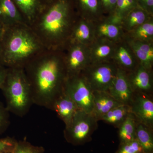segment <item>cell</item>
Wrapping results in <instances>:
<instances>
[{
    "label": "cell",
    "instance_id": "obj_1",
    "mask_svg": "<svg viewBox=\"0 0 153 153\" xmlns=\"http://www.w3.org/2000/svg\"><path fill=\"white\" fill-rule=\"evenodd\" d=\"M31 87L33 103L52 110L62 93L67 74L63 49H46L24 68Z\"/></svg>",
    "mask_w": 153,
    "mask_h": 153
},
{
    "label": "cell",
    "instance_id": "obj_2",
    "mask_svg": "<svg viewBox=\"0 0 153 153\" xmlns=\"http://www.w3.org/2000/svg\"><path fill=\"white\" fill-rule=\"evenodd\" d=\"M77 16L72 0H56L43 6L30 26L46 49H62Z\"/></svg>",
    "mask_w": 153,
    "mask_h": 153
},
{
    "label": "cell",
    "instance_id": "obj_3",
    "mask_svg": "<svg viewBox=\"0 0 153 153\" xmlns=\"http://www.w3.org/2000/svg\"><path fill=\"white\" fill-rule=\"evenodd\" d=\"M26 23L4 29L0 63L7 68H23L46 49Z\"/></svg>",
    "mask_w": 153,
    "mask_h": 153
},
{
    "label": "cell",
    "instance_id": "obj_4",
    "mask_svg": "<svg viewBox=\"0 0 153 153\" xmlns=\"http://www.w3.org/2000/svg\"><path fill=\"white\" fill-rule=\"evenodd\" d=\"M1 89L5 97L6 108L17 116H25L34 104L31 87L24 68H8Z\"/></svg>",
    "mask_w": 153,
    "mask_h": 153
},
{
    "label": "cell",
    "instance_id": "obj_5",
    "mask_svg": "<svg viewBox=\"0 0 153 153\" xmlns=\"http://www.w3.org/2000/svg\"><path fill=\"white\" fill-rule=\"evenodd\" d=\"M98 121L93 113L78 110L70 123L63 131L66 141L74 146H79L90 142L91 136L97 129Z\"/></svg>",
    "mask_w": 153,
    "mask_h": 153
},
{
    "label": "cell",
    "instance_id": "obj_6",
    "mask_svg": "<svg viewBox=\"0 0 153 153\" xmlns=\"http://www.w3.org/2000/svg\"><path fill=\"white\" fill-rule=\"evenodd\" d=\"M63 90L79 109L93 113V91L82 72L66 76Z\"/></svg>",
    "mask_w": 153,
    "mask_h": 153
},
{
    "label": "cell",
    "instance_id": "obj_7",
    "mask_svg": "<svg viewBox=\"0 0 153 153\" xmlns=\"http://www.w3.org/2000/svg\"><path fill=\"white\" fill-rule=\"evenodd\" d=\"M118 67L110 61L91 64L82 74L93 91L108 92L116 76Z\"/></svg>",
    "mask_w": 153,
    "mask_h": 153
},
{
    "label": "cell",
    "instance_id": "obj_8",
    "mask_svg": "<svg viewBox=\"0 0 153 153\" xmlns=\"http://www.w3.org/2000/svg\"><path fill=\"white\" fill-rule=\"evenodd\" d=\"M63 50L67 76L81 73L90 65L89 47L81 44L67 43Z\"/></svg>",
    "mask_w": 153,
    "mask_h": 153
},
{
    "label": "cell",
    "instance_id": "obj_9",
    "mask_svg": "<svg viewBox=\"0 0 153 153\" xmlns=\"http://www.w3.org/2000/svg\"><path fill=\"white\" fill-rule=\"evenodd\" d=\"M130 106L138 122L153 129V101L152 95L134 92Z\"/></svg>",
    "mask_w": 153,
    "mask_h": 153
},
{
    "label": "cell",
    "instance_id": "obj_10",
    "mask_svg": "<svg viewBox=\"0 0 153 153\" xmlns=\"http://www.w3.org/2000/svg\"><path fill=\"white\" fill-rule=\"evenodd\" d=\"M91 21L79 17L75 20L67 43H76L89 47L95 41V27Z\"/></svg>",
    "mask_w": 153,
    "mask_h": 153
},
{
    "label": "cell",
    "instance_id": "obj_11",
    "mask_svg": "<svg viewBox=\"0 0 153 153\" xmlns=\"http://www.w3.org/2000/svg\"><path fill=\"white\" fill-rule=\"evenodd\" d=\"M108 92L123 104L130 105L134 92L125 71L118 67L116 76Z\"/></svg>",
    "mask_w": 153,
    "mask_h": 153
},
{
    "label": "cell",
    "instance_id": "obj_12",
    "mask_svg": "<svg viewBox=\"0 0 153 153\" xmlns=\"http://www.w3.org/2000/svg\"><path fill=\"white\" fill-rule=\"evenodd\" d=\"M127 74L134 92L152 95L153 79L152 71L139 64L133 71L127 72Z\"/></svg>",
    "mask_w": 153,
    "mask_h": 153
},
{
    "label": "cell",
    "instance_id": "obj_13",
    "mask_svg": "<svg viewBox=\"0 0 153 153\" xmlns=\"http://www.w3.org/2000/svg\"><path fill=\"white\" fill-rule=\"evenodd\" d=\"M116 46L113 41L96 38L89 47L91 64L110 61L113 58Z\"/></svg>",
    "mask_w": 153,
    "mask_h": 153
},
{
    "label": "cell",
    "instance_id": "obj_14",
    "mask_svg": "<svg viewBox=\"0 0 153 153\" xmlns=\"http://www.w3.org/2000/svg\"><path fill=\"white\" fill-rule=\"evenodd\" d=\"M130 47L139 64L152 71L153 64V47L150 42L137 40L130 37L127 39Z\"/></svg>",
    "mask_w": 153,
    "mask_h": 153
},
{
    "label": "cell",
    "instance_id": "obj_15",
    "mask_svg": "<svg viewBox=\"0 0 153 153\" xmlns=\"http://www.w3.org/2000/svg\"><path fill=\"white\" fill-rule=\"evenodd\" d=\"M78 110L75 102L64 90L54 101L52 108V110L55 111L64 122L65 126L70 123Z\"/></svg>",
    "mask_w": 153,
    "mask_h": 153
},
{
    "label": "cell",
    "instance_id": "obj_16",
    "mask_svg": "<svg viewBox=\"0 0 153 153\" xmlns=\"http://www.w3.org/2000/svg\"><path fill=\"white\" fill-rule=\"evenodd\" d=\"M23 23L26 22L13 0H0V24L4 29Z\"/></svg>",
    "mask_w": 153,
    "mask_h": 153
},
{
    "label": "cell",
    "instance_id": "obj_17",
    "mask_svg": "<svg viewBox=\"0 0 153 153\" xmlns=\"http://www.w3.org/2000/svg\"><path fill=\"white\" fill-rule=\"evenodd\" d=\"M76 14L89 21L100 19L103 13L99 0H72Z\"/></svg>",
    "mask_w": 153,
    "mask_h": 153
},
{
    "label": "cell",
    "instance_id": "obj_18",
    "mask_svg": "<svg viewBox=\"0 0 153 153\" xmlns=\"http://www.w3.org/2000/svg\"><path fill=\"white\" fill-rule=\"evenodd\" d=\"M93 114L98 121L112 108L124 105L116 100L106 91H93Z\"/></svg>",
    "mask_w": 153,
    "mask_h": 153
},
{
    "label": "cell",
    "instance_id": "obj_19",
    "mask_svg": "<svg viewBox=\"0 0 153 153\" xmlns=\"http://www.w3.org/2000/svg\"><path fill=\"white\" fill-rule=\"evenodd\" d=\"M134 57L131 49L126 43L117 45L113 59L119 68L127 72L133 71L138 65L137 64Z\"/></svg>",
    "mask_w": 153,
    "mask_h": 153
},
{
    "label": "cell",
    "instance_id": "obj_20",
    "mask_svg": "<svg viewBox=\"0 0 153 153\" xmlns=\"http://www.w3.org/2000/svg\"><path fill=\"white\" fill-rule=\"evenodd\" d=\"M29 26L34 22L43 6L41 0H13Z\"/></svg>",
    "mask_w": 153,
    "mask_h": 153
},
{
    "label": "cell",
    "instance_id": "obj_21",
    "mask_svg": "<svg viewBox=\"0 0 153 153\" xmlns=\"http://www.w3.org/2000/svg\"><path fill=\"white\" fill-rule=\"evenodd\" d=\"M122 28L120 24L107 19L95 27L96 37L115 42L122 36Z\"/></svg>",
    "mask_w": 153,
    "mask_h": 153
},
{
    "label": "cell",
    "instance_id": "obj_22",
    "mask_svg": "<svg viewBox=\"0 0 153 153\" xmlns=\"http://www.w3.org/2000/svg\"><path fill=\"white\" fill-rule=\"evenodd\" d=\"M151 16L140 7L135 8L126 15L121 23L122 28L131 32L152 18Z\"/></svg>",
    "mask_w": 153,
    "mask_h": 153
},
{
    "label": "cell",
    "instance_id": "obj_23",
    "mask_svg": "<svg viewBox=\"0 0 153 153\" xmlns=\"http://www.w3.org/2000/svg\"><path fill=\"white\" fill-rule=\"evenodd\" d=\"M130 105H122L112 108L103 115L99 120L118 128L130 114H131Z\"/></svg>",
    "mask_w": 153,
    "mask_h": 153
},
{
    "label": "cell",
    "instance_id": "obj_24",
    "mask_svg": "<svg viewBox=\"0 0 153 153\" xmlns=\"http://www.w3.org/2000/svg\"><path fill=\"white\" fill-rule=\"evenodd\" d=\"M138 123L136 118L131 113L118 128L120 143L136 139V132Z\"/></svg>",
    "mask_w": 153,
    "mask_h": 153
},
{
    "label": "cell",
    "instance_id": "obj_25",
    "mask_svg": "<svg viewBox=\"0 0 153 153\" xmlns=\"http://www.w3.org/2000/svg\"><path fill=\"white\" fill-rule=\"evenodd\" d=\"M136 139L141 146L143 153H153L152 128L142 123H138Z\"/></svg>",
    "mask_w": 153,
    "mask_h": 153
},
{
    "label": "cell",
    "instance_id": "obj_26",
    "mask_svg": "<svg viewBox=\"0 0 153 153\" xmlns=\"http://www.w3.org/2000/svg\"><path fill=\"white\" fill-rule=\"evenodd\" d=\"M138 7L139 6L136 0H117L114 12L107 19L121 25L123 19L126 15Z\"/></svg>",
    "mask_w": 153,
    "mask_h": 153
},
{
    "label": "cell",
    "instance_id": "obj_27",
    "mask_svg": "<svg viewBox=\"0 0 153 153\" xmlns=\"http://www.w3.org/2000/svg\"><path fill=\"white\" fill-rule=\"evenodd\" d=\"M131 38L140 41L150 42L153 41V22L152 18L132 31Z\"/></svg>",
    "mask_w": 153,
    "mask_h": 153
},
{
    "label": "cell",
    "instance_id": "obj_28",
    "mask_svg": "<svg viewBox=\"0 0 153 153\" xmlns=\"http://www.w3.org/2000/svg\"><path fill=\"white\" fill-rule=\"evenodd\" d=\"M45 149L42 146H34L26 140L16 142L11 153H44Z\"/></svg>",
    "mask_w": 153,
    "mask_h": 153
},
{
    "label": "cell",
    "instance_id": "obj_29",
    "mask_svg": "<svg viewBox=\"0 0 153 153\" xmlns=\"http://www.w3.org/2000/svg\"><path fill=\"white\" fill-rule=\"evenodd\" d=\"M115 153H143L142 148L136 139L121 143Z\"/></svg>",
    "mask_w": 153,
    "mask_h": 153
},
{
    "label": "cell",
    "instance_id": "obj_30",
    "mask_svg": "<svg viewBox=\"0 0 153 153\" xmlns=\"http://www.w3.org/2000/svg\"><path fill=\"white\" fill-rule=\"evenodd\" d=\"M10 123V112L0 102V135L7 131Z\"/></svg>",
    "mask_w": 153,
    "mask_h": 153
},
{
    "label": "cell",
    "instance_id": "obj_31",
    "mask_svg": "<svg viewBox=\"0 0 153 153\" xmlns=\"http://www.w3.org/2000/svg\"><path fill=\"white\" fill-rule=\"evenodd\" d=\"M16 142L17 140L10 137L0 139V153L10 152Z\"/></svg>",
    "mask_w": 153,
    "mask_h": 153
},
{
    "label": "cell",
    "instance_id": "obj_32",
    "mask_svg": "<svg viewBox=\"0 0 153 153\" xmlns=\"http://www.w3.org/2000/svg\"><path fill=\"white\" fill-rule=\"evenodd\" d=\"M100 6L103 14L111 16L114 12L117 0H99Z\"/></svg>",
    "mask_w": 153,
    "mask_h": 153
},
{
    "label": "cell",
    "instance_id": "obj_33",
    "mask_svg": "<svg viewBox=\"0 0 153 153\" xmlns=\"http://www.w3.org/2000/svg\"><path fill=\"white\" fill-rule=\"evenodd\" d=\"M138 6L152 16L153 14V0H136Z\"/></svg>",
    "mask_w": 153,
    "mask_h": 153
},
{
    "label": "cell",
    "instance_id": "obj_34",
    "mask_svg": "<svg viewBox=\"0 0 153 153\" xmlns=\"http://www.w3.org/2000/svg\"><path fill=\"white\" fill-rule=\"evenodd\" d=\"M8 68L0 64V89L2 87L7 74Z\"/></svg>",
    "mask_w": 153,
    "mask_h": 153
},
{
    "label": "cell",
    "instance_id": "obj_35",
    "mask_svg": "<svg viewBox=\"0 0 153 153\" xmlns=\"http://www.w3.org/2000/svg\"><path fill=\"white\" fill-rule=\"evenodd\" d=\"M4 29L0 24V50H1V45L2 40V37L3 33H4Z\"/></svg>",
    "mask_w": 153,
    "mask_h": 153
},
{
    "label": "cell",
    "instance_id": "obj_36",
    "mask_svg": "<svg viewBox=\"0 0 153 153\" xmlns=\"http://www.w3.org/2000/svg\"><path fill=\"white\" fill-rule=\"evenodd\" d=\"M41 1L42 4H43V6H44L53 2L55 1L56 0H41Z\"/></svg>",
    "mask_w": 153,
    "mask_h": 153
},
{
    "label": "cell",
    "instance_id": "obj_37",
    "mask_svg": "<svg viewBox=\"0 0 153 153\" xmlns=\"http://www.w3.org/2000/svg\"><path fill=\"white\" fill-rule=\"evenodd\" d=\"M11 152H7V153H11Z\"/></svg>",
    "mask_w": 153,
    "mask_h": 153
},
{
    "label": "cell",
    "instance_id": "obj_38",
    "mask_svg": "<svg viewBox=\"0 0 153 153\" xmlns=\"http://www.w3.org/2000/svg\"><path fill=\"white\" fill-rule=\"evenodd\" d=\"M0 64H1V63H0Z\"/></svg>",
    "mask_w": 153,
    "mask_h": 153
}]
</instances>
